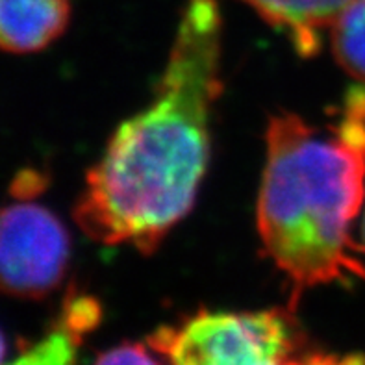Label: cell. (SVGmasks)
<instances>
[{
	"label": "cell",
	"mask_w": 365,
	"mask_h": 365,
	"mask_svg": "<svg viewBox=\"0 0 365 365\" xmlns=\"http://www.w3.org/2000/svg\"><path fill=\"white\" fill-rule=\"evenodd\" d=\"M215 0H190L153 101L115 130L88 173L74 221L93 241L153 252L193 208L222 91Z\"/></svg>",
	"instance_id": "obj_1"
},
{
	"label": "cell",
	"mask_w": 365,
	"mask_h": 365,
	"mask_svg": "<svg viewBox=\"0 0 365 365\" xmlns=\"http://www.w3.org/2000/svg\"><path fill=\"white\" fill-rule=\"evenodd\" d=\"M265 150L256 208L265 255L297 293L365 278L352 237L365 200V86L321 128L293 113L273 117Z\"/></svg>",
	"instance_id": "obj_2"
},
{
	"label": "cell",
	"mask_w": 365,
	"mask_h": 365,
	"mask_svg": "<svg viewBox=\"0 0 365 365\" xmlns=\"http://www.w3.org/2000/svg\"><path fill=\"white\" fill-rule=\"evenodd\" d=\"M153 345L171 365H287L293 329L277 310L200 312L154 334Z\"/></svg>",
	"instance_id": "obj_3"
},
{
	"label": "cell",
	"mask_w": 365,
	"mask_h": 365,
	"mask_svg": "<svg viewBox=\"0 0 365 365\" xmlns=\"http://www.w3.org/2000/svg\"><path fill=\"white\" fill-rule=\"evenodd\" d=\"M71 258L63 222L41 204L0 210V293L43 299L63 282Z\"/></svg>",
	"instance_id": "obj_4"
},
{
	"label": "cell",
	"mask_w": 365,
	"mask_h": 365,
	"mask_svg": "<svg viewBox=\"0 0 365 365\" xmlns=\"http://www.w3.org/2000/svg\"><path fill=\"white\" fill-rule=\"evenodd\" d=\"M69 17L71 0H0V48L43 51L65 32Z\"/></svg>",
	"instance_id": "obj_5"
},
{
	"label": "cell",
	"mask_w": 365,
	"mask_h": 365,
	"mask_svg": "<svg viewBox=\"0 0 365 365\" xmlns=\"http://www.w3.org/2000/svg\"><path fill=\"white\" fill-rule=\"evenodd\" d=\"M269 24L282 30L301 56H314L334 21L354 0H243Z\"/></svg>",
	"instance_id": "obj_6"
},
{
	"label": "cell",
	"mask_w": 365,
	"mask_h": 365,
	"mask_svg": "<svg viewBox=\"0 0 365 365\" xmlns=\"http://www.w3.org/2000/svg\"><path fill=\"white\" fill-rule=\"evenodd\" d=\"M101 306L89 295H69L54 327L32 347L2 365H76L83 336L97 327Z\"/></svg>",
	"instance_id": "obj_7"
},
{
	"label": "cell",
	"mask_w": 365,
	"mask_h": 365,
	"mask_svg": "<svg viewBox=\"0 0 365 365\" xmlns=\"http://www.w3.org/2000/svg\"><path fill=\"white\" fill-rule=\"evenodd\" d=\"M332 51L351 76L365 83V0H354L330 28Z\"/></svg>",
	"instance_id": "obj_8"
},
{
	"label": "cell",
	"mask_w": 365,
	"mask_h": 365,
	"mask_svg": "<svg viewBox=\"0 0 365 365\" xmlns=\"http://www.w3.org/2000/svg\"><path fill=\"white\" fill-rule=\"evenodd\" d=\"M95 365H158L141 345H119L102 354Z\"/></svg>",
	"instance_id": "obj_9"
},
{
	"label": "cell",
	"mask_w": 365,
	"mask_h": 365,
	"mask_svg": "<svg viewBox=\"0 0 365 365\" xmlns=\"http://www.w3.org/2000/svg\"><path fill=\"white\" fill-rule=\"evenodd\" d=\"M287 365H365V358L312 356L306 360H292Z\"/></svg>",
	"instance_id": "obj_10"
},
{
	"label": "cell",
	"mask_w": 365,
	"mask_h": 365,
	"mask_svg": "<svg viewBox=\"0 0 365 365\" xmlns=\"http://www.w3.org/2000/svg\"><path fill=\"white\" fill-rule=\"evenodd\" d=\"M4 358H6V341H4V336L0 334V365L4 364Z\"/></svg>",
	"instance_id": "obj_11"
},
{
	"label": "cell",
	"mask_w": 365,
	"mask_h": 365,
	"mask_svg": "<svg viewBox=\"0 0 365 365\" xmlns=\"http://www.w3.org/2000/svg\"><path fill=\"white\" fill-rule=\"evenodd\" d=\"M361 249H364V255H365V215H364V222H361Z\"/></svg>",
	"instance_id": "obj_12"
}]
</instances>
